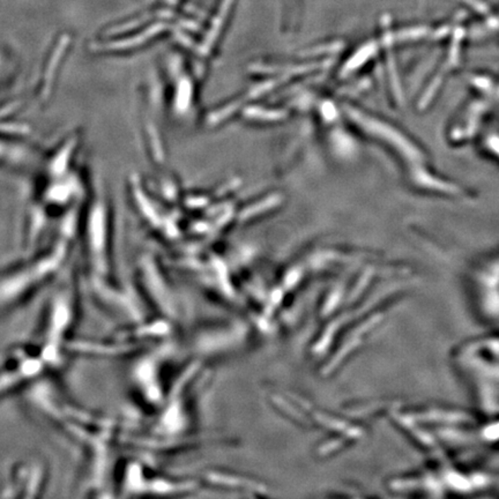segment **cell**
I'll return each mask as SVG.
<instances>
[{
	"mask_svg": "<svg viewBox=\"0 0 499 499\" xmlns=\"http://www.w3.org/2000/svg\"><path fill=\"white\" fill-rule=\"evenodd\" d=\"M29 402L51 423L83 447L86 454V490L102 495L109 484L112 447L118 424L109 417L89 413L63 400L52 386L36 382L28 393Z\"/></svg>",
	"mask_w": 499,
	"mask_h": 499,
	"instance_id": "obj_1",
	"label": "cell"
},
{
	"mask_svg": "<svg viewBox=\"0 0 499 499\" xmlns=\"http://www.w3.org/2000/svg\"><path fill=\"white\" fill-rule=\"evenodd\" d=\"M66 252V244L58 243L50 252L4 274L0 278V309L18 307L50 282L63 265Z\"/></svg>",
	"mask_w": 499,
	"mask_h": 499,
	"instance_id": "obj_2",
	"label": "cell"
},
{
	"mask_svg": "<svg viewBox=\"0 0 499 499\" xmlns=\"http://www.w3.org/2000/svg\"><path fill=\"white\" fill-rule=\"evenodd\" d=\"M76 315V293L72 287H60L49 300L37 344L52 369L63 362L64 353L71 342Z\"/></svg>",
	"mask_w": 499,
	"mask_h": 499,
	"instance_id": "obj_3",
	"label": "cell"
},
{
	"mask_svg": "<svg viewBox=\"0 0 499 499\" xmlns=\"http://www.w3.org/2000/svg\"><path fill=\"white\" fill-rule=\"evenodd\" d=\"M50 369L40 346L18 348L0 368V397L37 382Z\"/></svg>",
	"mask_w": 499,
	"mask_h": 499,
	"instance_id": "obj_4",
	"label": "cell"
},
{
	"mask_svg": "<svg viewBox=\"0 0 499 499\" xmlns=\"http://www.w3.org/2000/svg\"><path fill=\"white\" fill-rule=\"evenodd\" d=\"M187 486L160 476L139 460L125 464L120 476L119 493L122 496H167L184 491Z\"/></svg>",
	"mask_w": 499,
	"mask_h": 499,
	"instance_id": "obj_5",
	"label": "cell"
},
{
	"mask_svg": "<svg viewBox=\"0 0 499 499\" xmlns=\"http://www.w3.org/2000/svg\"><path fill=\"white\" fill-rule=\"evenodd\" d=\"M165 348L158 347V344L145 349L139 360L132 368L131 378L136 393L145 404L153 409H158L165 397L162 385V362Z\"/></svg>",
	"mask_w": 499,
	"mask_h": 499,
	"instance_id": "obj_6",
	"label": "cell"
},
{
	"mask_svg": "<svg viewBox=\"0 0 499 499\" xmlns=\"http://www.w3.org/2000/svg\"><path fill=\"white\" fill-rule=\"evenodd\" d=\"M47 471L40 462H19L11 468L1 487V497L35 498L45 489Z\"/></svg>",
	"mask_w": 499,
	"mask_h": 499,
	"instance_id": "obj_7",
	"label": "cell"
},
{
	"mask_svg": "<svg viewBox=\"0 0 499 499\" xmlns=\"http://www.w3.org/2000/svg\"><path fill=\"white\" fill-rule=\"evenodd\" d=\"M348 116L354 119L357 125L363 127L367 132L371 133L373 136L382 138L385 140L386 143H391L394 146L395 148L399 149L402 154L406 155L409 160H420L421 153L415 148L413 143H409L401 133L395 130L394 127H391L389 124L382 123V120H378L377 118L371 117L368 115L360 112L353 107H346Z\"/></svg>",
	"mask_w": 499,
	"mask_h": 499,
	"instance_id": "obj_8",
	"label": "cell"
},
{
	"mask_svg": "<svg viewBox=\"0 0 499 499\" xmlns=\"http://www.w3.org/2000/svg\"><path fill=\"white\" fill-rule=\"evenodd\" d=\"M143 293L148 298L153 307H156L161 312L162 316H167L168 319L174 313V305L171 300L170 291L165 280L158 272V269L152 264H146L143 266V272L141 274Z\"/></svg>",
	"mask_w": 499,
	"mask_h": 499,
	"instance_id": "obj_9",
	"label": "cell"
},
{
	"mask_svg": "<svg viewBox=\"0 0 499 499\" xmlns=\"http://www.w3.org/2000/svg\"><path fill=\"white\" fill-rule=\"evenodd\" d=\"M375 50H376L375 45H371L364 47L362 50L357 51L356 54H354V57L351 58L346 63L345 66L342 69L341 76H348L349 73L354 72L357 69L363 66V64L367 63L368 60L372 57Z\"/></svg>",
	"mask_w": 499,
	"mask_h": 499,
	"instance_id": "obj_10",
	"label": "cell"
},
{
	"mask_svg": "<svg viewBox=\"0 0 499 499\" xmlns=\"http://www.w3.org/2000/svg\"><path fill=\"white\" fill-rule=\"evenodd\" d=\"M281 201V196H271L266 199L262 200L260 202H257L256 205L250 206L247 209H244L242 214L240 215V218L242 220H247V218H253L260 213L269 211V209H274L275 206H278Z\"/></svg>",
	"mask_w": 499,
	"mask_h": 499,
	"instance_id": "obj_11",
	"label": "cell"
},
{
	"mask_svg": "<svg viewBox=\"0 0 499 499\" xmlns=\"http://www.w3.org/2000/svg\"><path fill=\"white\" fill-rule=\"evenodd\" d=\"M244 115L251 119L264 120V122H275V120L282 119L287 116L285 111L269 110V109L258 107H247L244 111Z\"/></svg>",
	"mask_w": 499,
	"mask_h": 499,
	"instance_id": "obj_12",
	"label": "cell"
}]
</instances>
